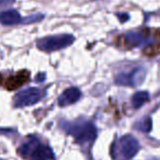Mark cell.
<instances>
[{
    "label": "cell",
    "mask_w": 160,
    "mask_h": 160,
    "mask_svg": "<svg viewBox=\"0 0 160 160\" xmlns=\"http://www.w3.org/2000/svg\"><path fill=\"white\" fill-rule=\"evenodd\" d=\"M16 2V0H0V7H5V6H10Z\"/></svg>",
    "instance_id": "obj_15"
},
{
    "label": "cell",
    "mask_w": 160,
    "mask_h": 160,
    "mask_svg": "<svg viewBox=\"0 0 160 160\" xmlns=\"http://www.w3.org/2000/svg\"><path fill=\"white\" fill-rule=\"evenodd\" d=\"M149 100V94L146 91H139L137 93H135L132 98V105L135 109H139L142 105H144L145 103H147Z\"/></svg>",
    "instance_id": "obj_12"
},
{
    "label": "cell",
    "mask_w": 160,
    "mask_h": 160,
    "mask_svg": "<svg viewBox=\"0 0 160 160\" xmlns=\"http://www.w3.org/2000/svg\"><path fill=\"white\" fill-rule=\"evenodd\" d=\"M0 160H1V159H0Z\"/></svg>",
    "instance_id": "obj_19"
},
{
    "label": "cell",
    "mask_w": 160,
    "mask_h": 160,
    "mask_svg": "<svg viewBox=\"0 0 160 160\" xmlns=\"http://www.w3.org/2000/svg\"><path fill=\"white\" fill-rule=\"evenodd\" d=\"M75 41V38L70 34H60V35H54V36H47L43 38L38 41L36 45L43 52H54L58 49L65 48L72 44Z\"/></svg>",
    "instance_id": "obj_3"
},
{
    "label": "cell",
    "mask_w": 160,
    "mask_h": 160,
    "mask_svg": "<svg viewBox=\"0 0 160 160\" xmlns=\"http://www.w3.org/2000/svg\"><path fill=\"white\" fill-rule=\"evenodd\" d=\"M38 140L35 137H31L28 142H25L22 146L19 148V155L23 158H29L31 151L33 150V148L38 144Z\"/></svg>",
    "instance_id": "obj_11"
},
{
    "label": "cell",
    "mask_w": 160,
    "mask_h": 160,
    "mask_svg": "<svg viewBox=\"0 0 160 160\" xmlns=\"http://www.w3.org/2000/svg\"><path fill=\"white\" fill-rule=\"evenodd\" d=\"M125 43L128 47H138L146 45L151 42L150 38H148L146 35L142 33H137V32H129L124 35Z\"/></svg>",
    "instance_id": "obj_8"
},
{
    "label": "cell",
    "mask_w": 160,
    "mask_h": 160,
    "mask_svg": "<svg viewBox=\"0 0 160 160\" xmlns=\"http://www.w3.org/2000/svg\"><path fill=\"white\" fill-rule=\"evenodd\" d=\"M44 97V92L38 88H28L18 92L13 98V105L16 108H24L38 103Z\"/></svg>",
    "instance_id": "obj_4"
},
{
    "label": "cell",
    "mask_w": 160,
    "mask_h": 160,
    "mask_svg": "<svg viewBox=\"0 0 160 160\" xmlns=\"http://www.w3.org/2000/svg\"><path fill=\"white\" fill-rule=\"evenodd\" d=\"M138 149H139L138 140L132 135H125L112 146L111 152L113 158L118 157V159L120 160H128L137 153Z\"/></svg>",
    "instance_id": "obj_1"
},
{
    "label": "cell",
    "mask_w": 160,
    "mask_h": 160,
    "mask_svg": "<svg viewBox=\"0 0 160 160\" xmlns=\"http://www.w3.org/2000/svg\"><path fill=\"white\" fill-rule=\"evenodd\" d=\"M145 77V71L142 68L136 69L129 73H121L115 78V83L120 86H129L134 87L140 83L142 78Z\"/></svg>",
    "instance_id": "obj_5"
},
{
    "label": "cell",
    "mask_w": 160,
    "mask_h": 160,
    "mask_svg": "<svg viewBox=\"0 0 160 160\" xmlns=\"http://www.w3.org/2000/svg\"><path fill=\"white\" fill-rule=\"evenodd\" d=\"M29 158L31 160H49L53 159L54 155L52 149L48 146H45V145L38 142L33 148V150L31 151Z\"/></svg>",
    "instance_id": "obj_9"
},
{
    "label": "cell",
    "mask_w": 160,
    "mask_h": 160,
    "mask_svg": "<svg viewBox=\"0 0 160 160\" xmlns=\"http://www.w3.org/2000/svg\"><path fill=\"white\" fill-rule=\"evenodd\" d=\"M1 83H2V76L0 75V86H1Z\"/></svg>",
    "instance_id": "obj_18"
},
{
    "label": "cell",
    "mask_w": 160,
    "mask_h": 160,
    "mask_svg": "<svg viewBox=\"0 0 160 160\" xmlns=\"http://www.w3.org/2000/svg\"><path fill=\"white\" fill-rule=\"evenodd\" d=\"M45 79V75L44 73H41V75H38V77H36V81H43V80Z\"/></svg>",
    "instance_id": "obj_17"
},
{
    "label": "cell",
    "mask_w": 160,
    "mask_h": 160,
    "mask_svg": "<svg viewBox=\"0 0 160 160\" xmlns=\"http://www.w3.org/2000/svg\"><path fill=\"white\" fill-rule=\"evenodd\" d=\"M0 23L2 25H16L22 23V18L17 10H7L0 13Z\"/></svg>",
    "instance_id": "obj_10"
},
{
    "label": "cell",
    "mask_w": 160,
    "mask_h": 160,
    "mask_svg": "<svg viewBox=\"0 0 160 160\" xmlns=\"http://www.w3.org/2000/svg\"><path fill=\"white\" fill-rule=\"evenodd\" d=\"M30 79V73L27 70L19 71L17 75L11 76L10 78H8V80L6 81V89L10 90V91H13L17 90L23 86L25 82H28Z\"/></svg>",
    "instance_id": "obj_6"
},
{
    "label": "cell",
    "mask_w": 160,
    "mask_h": 160,
    "mask_svg": "<svg viewBox=\"0 0 160 160\" xmlns=\"http://www.w3.org/2000/svg\"><path fill=\"white\" fill-rule=\"evenodd\" d=\"M44 18L43 14H32V16L27 17L25 19H22V23L24 24H30V23H35L41 21L42 19Z\"/></svg>",
    "instance_id": "obj_14"
},
{
    "label": "cell",
    "mask_w": 160,
    "mask_h": 160,
    "mask_svg": "<svg viewBox=\"0 0 160 160\" xmlns=\"http://www.w3.org/2000/svg\"><path fill=\"white\" fill-rule=\"evenodd\" d=\"M67 133L71 134L77 142H92L97 136V131L93 124L89 122H82L79 124H68L65 123Z\"/></svg>",
    "instance_id": "obj_2"
},
{
    "label": "cell",
    "mask_w": 160,
    "mask_h": 160,
    "mask_svg": "<svg viewBox=\"0 0 160 160\" xmlns=\"http://www.w3.org/2000/svg\"><path fill=\"white\" fill-rule=\"evenodd\" d=\"M81 97V92L79 91L78 88H68L62 92V96L58 98V104L60 107H66V105H70L72 103L77 102Z\"/></svg>",
    "instance_id": "obj_7"
},
{
    "label": "cell",
    "mask_w": 160,
    "mask_h": 160,
    "mask_svg": "<svg viewBox=\"0 0 160 160\" xmlns=\"http://www.w3.org/2000/svg\"><path fill=\"white\" fill-rule=\"evenodd\" d=\"M118 17L121 20V22H125L126 20H128V14H126V13H118Z\"/></svg>",
    "instance_id": "obj_16"
},
{
    "label": "cell",
    "mask_w": 160,
    "mask_h": 160,
    "mask_svg": "<svg viewBox=\"0 0 160 160\" xmlns=\"http://www.w3.org/2000/svg\"><path fill=\"white\" fill-rule=\"evenodd\" d=\"M135 127L140 132H145V133H148L151 129V121L149 118H146L144 120L139 121L137 124L135 125Z\"/></svg>",
    "instance_id": "obj_13"
}]
</instances>
